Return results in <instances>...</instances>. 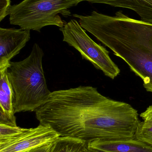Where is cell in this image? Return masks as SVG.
Wrapping results in <instances>:
<instances>
[{
  "label": "cell",
  "mask_w": 152,
  "mask_h": 152,
  "mask_svg": "<svg viewBox=\"0 0 152 152\" xmlns=\"http://www.w3.org/2000/svg\"><path fill=\"white\" fill-rule=\"evenodd\" d=\"M73 16L84 29L123 60L152 93V24L129 18L121 11L114 16L95 11L89 15Z\"/></svg>",
  "instance_id": "1"
},
{
  "label": "cell",
  "mask_w": 152,
  "mask_h": 152,
  "mask_svg": "<svg viewBox=\"0 0 152 152\" xmlns=\"http://www.w3.org/2000/svg\"><path fill=\"white\" fill-rule=\"evenodd\" d=\"M44 52L37 44L30 54L21 61L11 62L8 77L14 94V113L35 111L49 99L48 89L43 67Z\"/></svg>",
  "instance_id": "2"
},
{
  "label": "cell",
  "mask_w": 152,
  "mask_h": 152,
  "mask_svg": "<svg viewBox=\"0 0 152 152\" xmlns=\"http://www.w3.org/2000/svg\"><path fill=\"white\" fill-rule=\"evenodd\" d=\"M78 0H24L12 5L9 11L10 24L24 30L40 32L46 26L63 27V17L71 15L69 9L78 4Z\"/></svg>",
  "instance_id": "3"
},
{
  "label": "cell",
  "mask_w": 152,
  "mask_h": 152,
  "mask_svg": "<svg viewBox=\"0 0 152 152\" xmlns=\"http://www.w3.org/2000/svg\"><path fill=\"white\" fill-rule=\"evenodd\" d=\"M59 30L63 42L76 49L83 58L105 76L114 79L119 75L120 69L111 58L107 49L92 40L76 20L71 19Z\"/></svg>",
  "instance_id": "4"
},
{
  "label": "cell",
  "mask_w": 152,
  "mask_h": 152,
  "mask_svg": "<svg viewBox=\"0 0 152 152\" xmlns=\"http://www.w3.org/2000/svg\"><path fill=\"white\" fill-rule=\"evenodd\" d=\"M60 136L48 125L39 124L19 135L0 140V152H26L57 140Z\"/></svg>",
  "instance_id": "5"
},
{
  "label": "cell",
  "mask_w": 152,
  "mask_h": 152,
  "mask_svg": "<svg viewBox=\"0 0 152 152\" xmlns=\"http://www.w3.org/2000/svg\"><path fill=\"white\" fill-rule=\"evenodd\" d=\"M30 30L0 28V71L8 69L11 60L30 38Z\"/></svg>",
  "instance_id": "6"
},
{
  "label": "cell",
  "mask_w": 152,
  "mask_h": 152,
  "mask_svg": "<svg viewBox=\"0 0 152 152\" xmlns=\"http://www.w3.org/2000/svg\"><path fill=\"white\" fill-rule=\"evenodd\" d=\"M87 146L106 152H152V146L136 138L94 140L87 143Z\"/></svg>",
  "instance_id": "7"
},
{
  "label": "cell",
  "mask_w": 152,
  "mask_h": 152,
  "mask_svg": "<svg viewBox=\"0 0 152 152\" xmlns=\"http://www.w3.org/2000/svg\"><path fill=\"white\" fill-rule=\"evenodd\" d=\"M7 72L8 69L0 71V124L17 126L14 94Z\"/></svg>",
  "instance_id": "8"
},
{
  "label": "cell",
  "mask_w": 152,
  "mask_h": 152,
  "mask_svg": "<svg viewBox=\"0 0 152 152\" xmlns=\"http://www.w3.org/2000/svg\"><path fill=\"white\" fill-rule=\"evenodd\" d=\"M84 1L130 9L139 15L141 20L152 24V0H78V3Z\"/></svg>",
  "instance_id": "9"
},
{
  "label": "cell",
  "mask_w": 152,
  "mask_h": 152,
  "mask_svg": "<svg viewBox=\"0 0 152 152\" xmlns=\"http://www.w3.org/2000/svg\"><path fill=\"white\" fill-rule=\"evenodd\" d=\"M87 148V143L68 137H59L54 142L51 152H83Z\"/></svg>",
  "instance_id": "10"
},
{
  "label": "cell",
  "mask_w": 152,
  "mask_h": 152,
  "mask_svg": "<svg viewBox=\"0 0 152 152\" xmlns=\"http://www.w3.org/2000/svg\"><path fill=\"white\" fill-rule=\"evenodd\" d=\"M135 138L152 146V121H140L136 134Z\"/></svg>",
  "instance_id": "11"
},
{
  "label": "cell",
  "mask_w": 152,
  "mask_h": 152,
  "mask_svg": "<svg viewBox=\"0 0 152 152\" xmlns=\"http://www.w3.org/2000/svg\"><path fill=\"white\" fill-rule=\"evenodd\" d=\"M27 129L17 126L0 124V140L16 137L26 132Z\"/></svg>",
  "instance_id": "12"
},
{
  "label": "cell",
  "mask_w": 152,
  "mask_h": 152,
  "mask_svg": "<svg viewBox=\"0 0 152 152\" xmlns=\"http://www.w3.org/2000/svg\"><path fill=\"white\" fill-rule=\"evenodd\" d=\"M11 6L10 0H0V21L9 15Z\"/></svg>",
  "instance_id": "13"
},
{
  "label": "cell",
  "mask_w": 152,
  "mask_h": 152,
  "mask_svg": "<svg viewBox=\"0 0 152 152\" xmlns=\"http://www.w3.org/2000/svg\"><path fill=\"white\" fill-rule=\"evenodd\" d=\"M55 141L33 148L26 152H51Z\"/></svg>",
  "instance_id": "14"
},
{
  "label": "cell",
  "mask_w": 152,
  "mask_h": 152,
  "mask_svg": "<svg viewBox=\"0 0 152 152\" xmlns=\"http://www.w3.org/2000/svg\"><path fill=\"white\" fill-rule=\"evenodd\" d=\"M140 117L143 121H152V105H150L146 110L140 114Z\"/></svg>",
  "instance_id": "15"
},
{
  "label": "cell",
  "mask_w": 152,
  "mask_h": 152,
  "mask_svg": "<svg viewBox=\"0 0 152 152\" xmlns=\"http://www.w3.org/2000/svg\"><path fill=\"white\" fill-rule=\"evenodd\" d=\"M83 152H106L103 151H99L96 149H93V148H89L87 146V149Z\"/></svg>",
  "instance_id": "16"
}]
</instances>
